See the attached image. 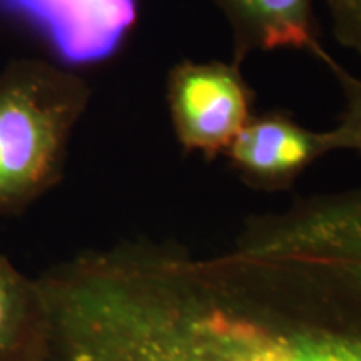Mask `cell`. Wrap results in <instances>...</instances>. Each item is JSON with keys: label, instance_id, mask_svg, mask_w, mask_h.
Returning a JSON list of instances; mask_svg holds the SVG:
<instances>
[{"label": "cell", "instance_id": "cell-4", "mask_svg": "<svg viewBox=\"0 0 361 361\" xmlns=\"http://www.w3.org/2000/svg\"><path fill=\"white\" fill-rule=\"evenodd\" d=\"M0 6L20 13L72 66L114 56L137 19L135 0H0Z\"/></svg>", "mask_w": 361, "mask_h": 361}, {"label": "cell", "instance_id": "cell-5", "mask_svg": "<svg viewBox=\"0 0 361 361\" xmlns=\"http://www.w3.org/2000/svg\"><path fill=\"white\" fill-rule=\"evenodd\" d=\"M233 35V61L243 64L251 54L293 49L322 59L314 0H211Z\"/></svg>", "mask_w": 361, "mask_h": 361}, {"label": "cell", "instance_id": "cell-1", "mask_svg": "<svg viewBox=\"0 0 361 361\" xmlns=\"http://www.w3.org/2000/svg\"><path fill=\"white\" fill-rule=\"evenodd\" d=\"M87 102V84L47 62H13L0 75V216L57 183Z\"/></svg>", "mask_w": 361, "mask_h": 361}, {"label": "cell", "instance_id": "cell-6", "mask_svg": "<svg viewBox=\"0 0 361 361\" xmlns=\"http://www.w3.org/2000/svg\"><path fill=\"white\" fill-rule=\"evenodd\" d=\"M45 311L37 281L0 255V361H37Z\"/></svg>", "mask_w": 361, "mask_h": 361}, {"label": "cell", "instance_id": "cell-3", "mask_svg": "<svg viewBox=\"0 0 361 361\" xmlns=\"http://www.w3.org/2000/svg\"><path fill=\"white\" fill-rule=\"evenodd\" d=\"M336 151L329 130H311L290 112L255 114L224 152L238 178L256 191L278 192L295 183L313 162Z\"/></svg>", "mask_w": 361, "mask_h": 361}, {"label": "cell", "instance_id": "cell-2", "mask_svg": "<svg viewBox=\"0 0 361 361\" xmlns=\"http://www.w3.org/2000/svg\"><path fill=\"white\" fill-rule=\"evenodd\" d=\"M166 101L179 146L207 161L224 156L255 116V92L234 61L178 62L166 80Z\"/></svg>", "mask_w": 361, "mask_h": 361}, {"label": "cell", "instance_id": "cell-8", "mask_svg": "<svg viewBox=\"0 0 361 361\" xmlns=\"http://www.w3.org/2000/svg\"><path fill=\"white\" fill-rule=\"evenodd\" d=\"M336 42L361 54V0H326Z\"/></svg>", "mask_w": 361, "mask_h": 361}, {"label": "cell", "instance_id": "cell-7", "mask_svg": "<svg viewBox=\"0 0 361 361\" xmlns=\"http://www.w3.org/2000/svg\"><path fill=\"white\" fill-rule=\"evenodd\" d=\"M319 61L331 71L345 101L340 121L331 129L336 151H355L361 156V79L350 74L328 52Z\"/></svg>", "mask_w": 361, "mask_h": 361}]
</instances>
